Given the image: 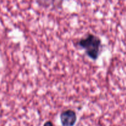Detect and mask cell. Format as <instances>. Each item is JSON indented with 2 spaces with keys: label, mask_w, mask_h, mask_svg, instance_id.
Masks as SVG:
<instances>
[{
  "label": "cell",
  "mask_w": 126,
  "mask_h": 126,
  "mask_svg": "<svg viewBox=\"0 0 126 126\" xmlns=\"http://www.w3.org/2000/svg\"><path fill=\"white\" fill-rule=\"evenodd\" d=\"M100 39L93 34H87L86 38H82L78 43V45L86 51L87 56L94 60H96L99 56L100 48Z\"/></svg>",
  "instance_id": "1"
},
{
  "label": "cell",
  "mask_w": 126,
  "mask_h": 126,
  "mask_svg": "<svg viewBox=\"0 0 126 126\" xmlns=\"http://www.w3.org/2000/svg\"><path fill=\"white\" fill-rule=\"evenodd\" d=\"M60 118L62 126H74L77 121L76 112L72 110H66L62 112Z\"/></svg>",
  "instance_id": "2"
},
{
  "label": "cell",
  "mask_w": 126,
  "mask_h": 126,
  "mask_svg": "<svg viewBox=\"0 0 126 126\" xmlns=\"http://www.w3.org/2000/svg\"><path fill=\"white\" fill-rule=\"evenodd\" d=\"M43 126H54V125L53 124V123H52L51 121H46L45 123H44Z\"/></svg>",
  "instance_id": "3"
}]
</instances>
